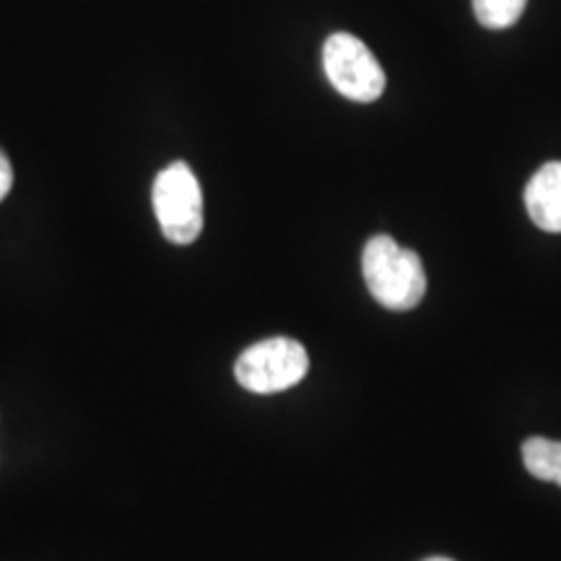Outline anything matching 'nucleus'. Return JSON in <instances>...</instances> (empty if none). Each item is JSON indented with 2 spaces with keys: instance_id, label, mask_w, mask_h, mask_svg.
<instances>
[{
  "instance_id": "nucleus-5",
  "label": "nucleus",
  "mask_w": 561,
  "mask_h": 561,
  "mask_svg": "<svg viewBox=\"0 0 561 561\" xmlns=\"http://www.w3.org/2000/svg\"><path fill=\"white\" fill-rule=\"evenodd\" d=\"M525 208L538 229L561 234V161H549L525 187Z\"/></svg>"
},
{
  "instance_id": "nucleus-4",
  "label": "nucleus",
  "mask_w": 561,
  "mask_h": 561,
  "mask_svg": "<svg viewBox=\"0 0 561 561\" xmlns=\"http://www.w3.org/2000/svg\"><path fill=\"white\" fill-rule=\"evenodd\" d=\"M328 81L351 102H377L385 91V70L369 47L354 34H331L322 47Z\"/></svg>"
},
{
  "instance_id": "nucleus-3",
  "label": "nucleus",
  "mask_w": 561,
  "mask_h": 561,
  "mask_svg": "<svg viewBox=\"0 0 561 561\" xmlns=\"http://www.w3.org/2000/svg\"><path fill=\"white\" fill-rule=\"evenodd\" d=\"M310 371V354L294 339H265L242 351L234 377L244 390L257 396L289 390Z\"/></svg>"
},
{
  "instance_id": "nucleus-6",
  "label": "nucleus",
  "mask_w": 561,
  "mask_h": 561,
  "mask_svg": "<svg viewBox=\"0 0 561 561\" xmlns=\"http://www.w3.org/2000/svg\"><path fill=\"white\" fill-rule=\"evenodd\" d=\"M523 460L530 476L561 486V442L530 437L523 445Z\"/></svg>"
},
{
  "instance_id": "nucleus-1",
  "label": "nucleus",
  "mask_w": 561,
  "mask_h": 561,
  "mask_svg": "<svg viewBox=\"0 0 561 561\" xmlns=\"http://www.w3.org/2000/svg\"><path fill=\"white\" fill-rule=\"evenodd\" d=\"M362 271L367 289L385 310L409 312L426 294V273L421 257L388 234L371 237L364 248Z\"/></svg>"
},
{
  "instance_id": "nucleus-9",
  "label": "nucleus",
  "mask_w": 561,
  "mask_h": 561,
  "mask_svg": "<svg viewBox=\"0 0 561 561\" xmlns=\"http://www.w3.org/2000/svg\"><path fill=\"white\" fill-rule=\"evenodd\" d=\"M426 561H453V559H445V557H434V559H426Z\"/></svg>"
},
{
  "instance_id": "nucleus-8",
  "label": "nucleus",
  "mask_w": 561,
  "mask_h": 561,
  "mask_svg": "<svg viewBox=\"0 0 561 561\" xmlns=\"http://www.w3.org/2000/svg\"><path fill=\"white\" fill-rule=\"evenodd\" d=\"M11 185H13V170H11V161H9V157H5L3 151H0V201H3L5 195H9Z\"/></svg>"
},
{
  "instance_id": "nucleus-7",
  "label": "nucleus",
  "mask_w": 561,
  "mask_h": 561,
  "mask_svg": "<svg viewBox=\"0 0 561 561\" xmlns=\"http://www.w3.org/2000/svg\"><path fill=\"white\" fill-rule=\"evenodd\" d=\"M528 0H473V13L486 30H507L520 21Z\"/></svg>"
},
{
  "instance_id": "nucleus-2",
  "label": "nucleus",
  "mask_w": 561,
  "mask_h": 561,
  "mask_svg": "<svg viewBox=\"0 0 561 561\" xmlns=\"http://www.w3.org/2000/svg\"><path fill=\"white\" fill-rule=\"evenodd\" d=\"M153 214L161 234L174 244H191L203 231L201 182L185 161L164 167L153 180Z\"/></svg>"
}]
</instances>
